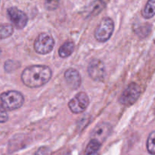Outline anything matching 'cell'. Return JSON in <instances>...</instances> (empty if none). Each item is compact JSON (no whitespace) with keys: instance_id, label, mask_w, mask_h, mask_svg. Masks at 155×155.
Listing matches in <instances>:
<instances>
[{"instance_id":"cell-17","label":"cell","mask_w":155,"mask_h":155,"mask_svg":"<svg viewBox=\"0 0 155 155\" xmlns=\"http://www.w3.org/2000/svg\"><path fill=\"white\" fill-rule=\"evenodd\" d=\"M151 31V26L149 24H145V25L140 26L136 30V33H137L138 36L145 37L148 36V33Z\"/></svg>"},{"instance_id":"cell-1","label":"cell","mask_w":155,"mask_h":155,"mask_svg":"<svg viewBox=\"0 0 155 155\" xmlns=\"http://www.w3.org/2000/svg\"><path fill=\"white\" fill-rule=\"evenodd\" d=\"M51 75L52 71L48 66L32 65L24 70L21 74V81L28 88H39L49 81Z\"/></svg>"},{"instance_id":"cell-20","label":"cell","mask_w":155,"mask_h":155,"mask_svg":"<svg viewBox=\"0 0 155 155\" xmlns=\"http://www.w3.org/2000/svg\"><path fill=\"white\" fill-rule=\"evenodd\" d=\"M35 155H52V151L49 147L43 146L36 150Z\"/></svg>"},{"instance_id":"cell-4","label":"cell","mask_w":155,"mask_h":155,"mask_svg":"<svg viewBox=\"0 0 155 155\" xmlns=\"http://www.w3.org/2000/svg\"><path fill=\"white\" fill-rule=\"evenodd\" d=\"M54 46V40L51 35L47 33H42L35 40L34 50L39 54L45 55L52 50Z\"/></svg>"},{"instance_id":"cell-13","label":"cell","mask_w":155,"mask_h":155,"mask_svg":"<svg viewBox=\"0 0 155 155\" xmlns=\"http://www.w3.org/2000/svg\"><path fill=\"white\" fill-rule=\"evenodd\" d=\"M142 14V16L147 19L155 15V0H148Z\"/></svg>"},{"instance_id":"cell-6","label":"cell","mask_w":155,"mask_h":155,"mask_svg":"<svg viewBox=\"0 0 155 155\" xmlns=\"http://www.w3.org/2000/svg\"><path fill=\"white\" fill-rule=\"evenodd\" d=\"M89 104V99L85 92H80L70 100L68 106L74 113H80L86 110Z\"/></svg>"},{"instance_id":"cell-22","label":"cell","mask_w":155,"mask_h":155,"mask_svg":"<svg viewBox=\"0 0 155 155\" xmlns=\"http://www.w3.org/2000/svg\"><path fill=\"white\" fill-rule=\"evenodd\" d=\"M1 55H2V50L1 48H0V57H1Z\"/></svg>"},{"instance_id":"cell-8","label":"cell","mask_w":155,"mask_h":155,"mask_svg":"<svg viewBox=\"0 0 155 155\" xmlns=\"http://www.w3.org/2000/svg\"><path fill=\"white\" fill-rule=\"evenodd\" d=\"M8 15L15 27L18 29H23L28 22V17L23 11L16 7H11L7 10Z\"/></svg>"},{"instance_id":"cell-5","label":"cell","mask_w":155,"mask_h":155,"mask_svg":"<svg viewBox=\"0 0 155 155\" xmlns=\"http://www.w3.org/2000/svg\"><path fill=\"white\" fill-rule=\"evenodd\" d=\"M141 94L140 87L136 83L130 84L122 93L119 102L124 106H130L139 99Z\"/></svg>"},{"instance_id":"cell-16","label":"cell","mask_w":155,"mask_h":155,"mask_svg":"<svg viewBox=\"0 0 155 155\" xmlns=\"http://www.w3.org/2000/svg\"><path fill=\"white\" fill-rule=\"evenodd\" d=\"M104 4L101 1H95L92 4V9H90V15H98L104 8Z\"/></svg>"},{"instance_id":"cell-15","label":"cell","mask_w":155,"mask_h":155,"mask_svg":"<svg viewBox=\"0 0 155 155\" xmlns=\"http://www.w3.org/2000/svg\"><path fill=\"white\" fill-rule=\"evenodd\" d=\"M147 150L148 153L155 155V131L151 132L147 140Z\"/></svg>"},{"instance_id":"cell-2","label":"cell","mask_w":155,"mask_h":155,"mask_svg":"<svg viewBox=\"0 0 155 155\" xmlns=\"http://www.w3.org/2000/svg\"><path fill=\"white\" fill-rule=\"evenodd\" d=\"M2 105L6 110L12 111L18 109L24 104V97L17 91H8L0 95Z\"/></svg>"},{"instance_id":"cell-19","label":"cell","mask_w":155,"mask_h":155,"mask_svg":"<svg viewBox=\"0 0 155 155\" xmlns=\"http://www.w3.org/2000/svg\"><path fill=\"white\" fill-rule=\"evenodd\" d=\"M60 4V0H45V9L49 11L58 9Z\"/></svg>"},{"instance_id":"cell-7","label":"cell","mask_w":155,"mask_h":155,"mask_svg":"<svg viewBox=\"0 0 155 155\" xmlns=\"http://www.w3.org/2000/svg\"><path fill=\"white\" fill-rule=\"evenodd\" d=\"M89 77L96 81H102L105 77V67L100 59H93L89 64L87 68Z\"/></svg>"},{"instance_id":"cell-21","label":"cell","mask_w":155,"mask_h":155,"mask_svg":"<svg viewBox=\"0 0 155 155\" xmlns=\"http://www.w3.org/2000/svg\"><path fill=\"white\" fill-rule=\"evenodd\" d=\"M8 119V115L6 109L3 107L2 105L0 104V123L6 122Z\"/></svg>"},{"instance_id":"cell-14","label":"cell","mask_w":155,"mask_h":155,"mask_svg":"<svg viewBox=\"0 0 155 155\" xmlns=\"http://www.w3.org/2000/svg\"><path fill=\"white\" fill-rule=\"evenodd\" d=\"M14 33V28L11 24H0V40L5 39L12 36Z\"/></svg>"},{"instance_id":"cell-3","label":"cell","mask_w":155,"mask_h":155,"mask_svg":"<svg viewBox=\"0 0 155 155\" xmlns=\"http://www.w3.org/2000/svg\"><path fill=\"white\" fill-rule=\"evenodd\" d=\"M114 30V23L110 18H104L96 27L95 31V39L100 42L108 40Z\"/></svg>"},{"instance_id":"cell-18","label":"cell","mask_w":155,"mask_h":155,"mask_svg":"<svg viewBox=\"0 0 155 155\" xmlns=\"http://www.w3.org/2000/svg\"><path fill=\"white\" fill-rule=\"evenodd\" d=\"M20 67L19 62H16L14 60H8L5 63V70L8 72H11L12 71H15L17 68Z\"/></svg>"},{"instance_id":"cell-11","label":"cell","mask_w":155,"mask_h":155,"mask_svg":"<svg viewBox=\"0 0 155 155\" xmlns=\"http://www.w3.org/2000/svg\"><path fill=\"white\" fill-rule=\"evenodd\" d=\"M101 143L96 139H91L85 150L84 155H98Z\"/></svg>"},{"instance_id":"cell-10","label":"cell","mask_w":155,"mask_h":155,"mask_svg":"<svg viewBox=\"0 0 155 155\" xmlns=\"http://www.w3.org/2000/svg\"><path fill=\"white\" fill-rule=\"evenodd\" d=\"M64 78L68 87L72 90L78 89L81 84V76L77 70L69 68L64 73Z\"/></svg>"},{"instance_id":"cell-12","label":"cell","mask_w":155,"mask_h":155,"mask_svg":"<svg viewBox=\"0 0 155 155\" xmlns=\"http://www.w3.org/2000/svg\"><path fill=\"white\" fill-rule=\"evenodd\" d=\"M75 45L71 41H68L65 42L58 50V54L61 57L67 58L71 56L74 50Z\"/></svg>"},{"instance_id":"cell-9","label":"cell","mask_w":155,"mask_h":155,"mask_svg":"<svg viewBox=\"0 0 155 155\" xmlns=\"http://www.w3.org/2000/svg\"><path fill=\"white\" fill-rule=\"evenodd\" d=\"M112 131L111 125L107 122L98 123L91 133V138L92 139H96L102 143L107 137L110 135Z\"/></svg>"}]
</instances>
